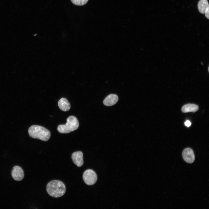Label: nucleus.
I'll list each match as a JSON object with an SVG mask.
<instances>
[{"instance_id":"nucleus-1","label":"nucleus","mask_w":209,"mask_h":209,"mask_svg":"<svg viewBox=\"0 0 209 209\" xmlns=\"http://www.w3.org/2000/svg\"><path fill=\"white\" fill-rule=\"evenodd\" d=\"M46 190L51 196L58 198L62 196L66 192L64 184L58 180H53L49 182L46 186Z\"/></svg>"},{"instance_id":"nucleus-2","label":"nucleus","mask_w":209,"mask_h":209,"mask_svg":"<svg viewBox=\"0 0 209 209\" xmlns=\"http://www.w3.org/2000/svg\"><path fill=\"white\" fill-rule=\"evenodd\" d=\"M28 134L31 138L40 139L44 141L49 140L51 136L50 131L45 127L37 125L30 127L28 130Z\"/></svg>"},{"instance_id":"nucleus-3","label":"nucleus","mask_w":209,"mask_h":209,"mask_svg":"<svg viewBox=\"0 0 209 209\" xmlns=\"http://www.w3.org/2000/svg\"><path fill=\"white\" fill-rule=\"evenodd\" d=\"M79 126L77 119L74 116H70L67 118L66 123L59 125L57 129L60 133H69L77 129Z\"/></svg>"},{"instance_id":"nucleus-4","label":"nucleus","mask_w":209,"mask_h":209,"mask_svg":"<svg viewBox=\"0 0 209 209\" xmlns=\"http://www.w3.org/2000/svg\"><path fill=\"white\" fill-rule=\"evenodd\" d=\"M83 179L86 184L90 185L95 183L97 181V176L96 173L93 170L88 169L84 172L83 175Z\"/></svg>"},{"instance_id":"nucleus-5","label":"nucleus","mask_w":209,"mask_h":209,"mask_svg":"<svg viewBox=\"0 0 209 209\" xmlns=\"http://www.w3.org/2000/svg\"><path fill=\"white\" fill-rule=\"evenodd\" d=\"M182 156L184 160L187 163H191L195 160V156L192 149L190 148L185 149L182 152Z\"/></svg>"},{"instance_id":"nucleus-6","label":"nucleus","mask_w":209,"mask_h":209,"mask_svg":"<svg viewBox=\"0 0 209 209\" xmlns=\"http://www.w3.org/2000/svg\"><path fill=\"white\" fill-rule=\"evenodd\" d=\"M12 176L13 179L17 181L21 180L24 178V174L22 169L18 166L13 167L11 172Z\"/></svg>"},{"instance_id":"nucleus-7","label":"nucleus","mask_w":209,"mask_h":209,"mask_svg":"<svg viewBox=\"0 0 209 209\" xmlns=\"http://www.w3.org/2000/svg\"><path fill=\"white\" fill-rule=\"evenodd\" d=\"M83 153L80 151L73 152L71 155V158L73 163L78 167H80L84 163Z\"/></svg>"},{"instance_id":"nucleus-8","label":"nucleus","mask_w":209,"mask_h":209,"mask_svg":"<svg viewBox=\"0 0 209 209\" xmlns=\"http://www.w3.org/2000/svg\"><path fill=\"white\" fill-rule=\"evenodd\" d=\"M118 97L117 95L110 94L103 101V104L105 106H112L115 104L118 101Z\"/></svg>"},{"instance_id":"nucleus-9","label":"nucleus","mask_w":209,"mask_h":209,"mask_svg":"<svg viewBox=\"0 0 209 209\" xmlns=\"http://www.w3.org/2000/svg\"><path fill=\"white\" fill-rule=\"evenodd\" d=\"M58 105L60 109L62 111H68L70 109V104L69 102L65 98H62L59 100Z\"/></svg>"},{"instance_id":"nucleus-10","label":"nucleus","mask_w":209,"mask_h":209,"mask_svg":"<svg viewBox=\"0 0 209 209\" xmlns=\"http://www.w3.org/2000/svg\"><path fill=\"white\" fill-rule=\"evenodd\" d=\"M199 109L197 105L193 104H188L183 105L181 108L182 112L184 113L189 112H194Z\"/></svg>"},{"instance_id":"nucleus-11","label":"nucleus","mask_w":209,"mask_h":209,"mask_svg":"<svg viewBox=\"0 0 209 209\" xmlns=\"http://www.w3.org/2000/svg\"><path fill=\"white\" fill-rule=\"evenodd\" d=\"M197 6L199 11L202 14H204L209 10V4L207 0H200L198 3Z\"/></svg>"},{"instance_id":"nucleus-12","label":"nucleus","mask_w":209,"mask_h":209,"mask_svg":"<svg viewBox=\"0 0 209 209\" xmlns=\"http://www.w3.org/2000/svg\"><path fill=\"white\" fill-rule=\"evenodd\" d=\"M71 1L74 5L80 6L86 4L88 0H71Z\"/></svg>"},{"instance_id":"nucleus-13","label":"nucleus","mask_w":209,"mask_h":209,"mask_svg":"<svg viewBox=\"0 0 209 209\" xmlns=\"http://www.w3.org/2000/svg\"><path fill=\"white\" fill-rule=\"evenodd\" d=\"M184 124L186 126L189 127L191 125V122L189 120H187L185 121Z\"/></svg>"},{"instance_id":"nucleus-14","label":"nucleus","mask_w":209,"mask_h":209,"mask_svg":"<svg viewBox=\"0 0 209 209\" xmlns=\"http://www.w3.org/2000/svg\"><path fill=\"white\" fill-rule=\"evenodd\" d=\"M205 15L206 18H207L208 19H209V10H208L206 12H205Z\"/></svg>"}]
</instances>
